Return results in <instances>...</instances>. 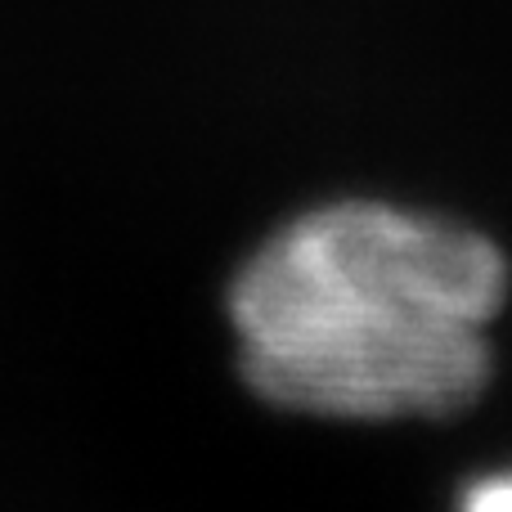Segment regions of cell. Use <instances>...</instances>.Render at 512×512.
Masks as SVG:
<instances>
[{"label":"cell","mask_w":512,"mask_h":512,"mask_svg":"<svg viewBox=\"0 0 512 512\" xmlns=\"http://www.w3.org/2000/svg\"><path fill=\"white\" fill-rule=\"evenodd\" d=\"M508 270L490 239L387 203L288 221L230 288L243 378L310 418H441L490 378Z\"/></svg>","instance_id":"6da1fadb"},{"label":"cell","mask_w":512,"mask_h":512,"mask_svg":"<svg viewBox=\"0 0 512 512\" xmlns=\"http://www.w3.org/2000/svg\"><path fill=\"white\" fill-rule=\"evenodd\" d=\"M459 512H512V468L472 481L459 499Z\"/></svg>","instance_id":"7a4b0ae2"}]
</instances>
